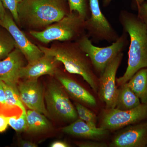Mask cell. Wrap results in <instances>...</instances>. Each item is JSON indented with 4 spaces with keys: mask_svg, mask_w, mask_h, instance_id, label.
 Returning a JSON list of instances; mask_svg holds the SVG:
<instances>
[{
    "mask_svg": "<svg viewBox=\"0 0 147 147\" xmlns=\"http://www.w3.org/2000/svg\"><path fill=\"white\" fill-rule=\"evenodd\" d=\"M119 20L123 31L130 38L126 71L116 79L118 85L121 86L127 83L140 69L147 67V25L137 14L125 10L121 11Z\"/></svg>",
    "mask_w": 147,
    "mask_h": 147,
    "instance_id": "obj_1",
    "label": "cell"
},
{
    "mask_svg": "<svg viewBox=\"0 0 147 147\" xmlns=\"http://www.w3.org/2000/svg\"><path fill=\"white\" fill-rule=\"evenodd\" d=\"M19 25L40 31L70 12L67 0H22L18 4Z\"/></svg>",
    "mask_w": 147,
    "mask_h": 147,
    "instance_id": "obj_2",
    "label": "cell"
},
{
    "mask_svg": "<svg viewBox=\"0 0 147 147\" xmlns=\"http://www.w3.org/2000/svg\"><path fill=\"white\" fill-rule=\"evenodd\" d=\"M45 55L55 57L71 74L82 77L95 92L98 90V78L89 58L76 41L60 42L50 47L38 45Z\"/></svg>",
    "mask_w": 147,
    "mask_h": 147,
    "instance_id": "obj_3",
    "label": "cell"
},
{
    "mask_svg": "<svg viewBox=\"0 0 147 147\" xmlns=\"http://www.w3.org/2000/svg\"><path fill=\"white\" fill-rule=\"evenodd\" d=\"M30 33L38 41L48 44L55 41H76L86 32L85 20L77 12L72 11L44 30H31Z\"/></svg>",
    "mask_w": 147,
    "mask_h": 147,
    "instance_id": "obj_4",
    "label": "cell"
},
{
    "mask_svg": "<svg viewBox=\"0 0 147 147\" xmlns=\"http://www.w3.org/2000/svg\"><path fill=\"white\" fill-rule=\"evenodd\" d=\"M128 36L126 32L123 31L116 41L110 46L105 47L94 46L86 33L76 42L88 56L96 73L98 74L100 76L110 62L127 47L129 43Z\"/></svg>",
    "mask_w": 147,
    "mask_h": 147,
    "instance_id": "obj_5",
    "label": "cell"
},
{
    "mask_svg": "<svg viewBox=\"0 0 147 147\" xmlns=\"http://www.w3.org/2000/svg\"><path fill=\"white\" fill-rule=\"evenodd\" d=\"M44 99L50 117L68 121H74L78 119L76 108L61 84L55 82L48 84L44 93Z\"/></svg>",
    "mask_w": 147,
    "mask_h": 147,
    "instance_id": "obj_6",
    "label": "cell"
},
{
    "mask_svg": "<svg viewBox=\"0 0 147 147\" xmlns=\"http://www.w3.org/2000/svg\"><path fill=\"white\" fill-rule=\"evenodd\" d=\"M90 14L85 21L86 34L92 42L116 41L120 36L100 9L99 0H89Z\"/></svg>",
    "mask_w": 147,
    "mask_h": 147,
    "instance_id": "obj_7",
    "label": "cell"
},
{
    "mask_svg": "<svg viewBox=\"0 0 147 147\" xmlns=\"http://www.w3.org/2000/svg\"><path fill=\"white\" fill-rule=\"evenodd\" d=\"M146 119L147 104L141 103L136 108L129 110L107 109L102 114L100 127L108 130H115Z\"/></svg>",
    "mask_w": 147,
    "mask_h": 147,
    "instance_id": "obj_8",
    "label": "cell"
},
{
    "mask_svg": "<svg viewBox=\"0 0 147 147\" xmlns=\"http://www.w3.org/2000/svg\"><path fill=\"white\" fill-rule=\"evenodd\" d=\"M123 57V52L119 53L107 65L98 79L99 97L105 102L107 109L116 107L118 93L116 74Z\"/></svg>",
    "mask_w": 147,
    "mask_h": 147,
    "instance_id": "obj_9",
    "label": "cell"
},
{
    "mask_svg": "<svg viewBox=\"0 0 147 147\" xmlns=\"http://www.w3.org/2000/svg\"><path fill=\"white\" fill-rule=\"evenodd\" d=\"M0 26L6 29L13 37L16 48L23 53L28 63H34L44 55L39 47L30 41L18 28L10 13L7 11L3 18L0 19Z\"/></svg>",
    "mask_w": 147,
    "mask_h": 147,
    "instance_id": "obj_10",
    "label": "cell"
},
{
    "mask_svg": "<svg viewBox=\"0 0 147 147\" xmlns=\"http://www.w3.org/2000/svg\"><path fill=\"white\" fill-rule=\"evenodd\" d=\"M22 102L30 110H36L50 118L45 106L43 87L38 80H23L18 85Z\"/></svg>",
    "mask_w": 147,
    "mask_h": 147,
    "instance_id": "obj_11",
    "label": "cell"
},
{
    "mask_svg": "<svg viewBox=\"0 0 147 147\" xmlns=\"http://www.w3.org/2000/svg\"><path fill=\"white\" fill-rule=\"evenodd\" d=\"M147 146V121L128 125L117 133L110 143L112 147H144Z\"/></svg>",
    "mask_w": 147,
    "mask_h": 147,
    "instance_id": "obj_12",
    "label": "cell"
},
{
    "mask_svg": "<svg viewBox=\"0 0 147 147\" xmlns=\"http://www.w3.org/2000/svg\"><path fill=\"white\" fill-rule=\"evenodd\" d=\"M26 60L21 51L15 48L6 58L0 61V78L7 85L18 89L20 70L26 65Z\"/></svg>",
    "mask_w": 147,
    "mask_h": 147,
    "instance_id": "obj_13",
    "label": "cell"
},
{
    "mask_svg": "<svg viewBox=\"0 0 147 147\" xmlns=\"http://www.w3.org/2000/svg\"><path fill=\"white\" fill-rule=\"evenodd\" d=\"M61 63L51 55H45L36 61L22 67L20 71V79L23 80H38L43 75L54 76L58 71L59 64Z\"/></svg>",
    "mask_w": 147,
    "mask_h": 147,
    "instance_id": "obj_14",
    "label": "cell"
},
{
    "mask_svg": "<svg viewBox=\"0 0 147 147\" xmlns=\"http://www.w3.org/2000/svg\"><path fill=\"white\" fill-rule=\"evenodd\" d=\"M55 75L67 93L74 100L91 107L96 106L94 96L76 81L59 71Z\"/></svg>",
    "mask_w": 147,
    "mask_h": 147,
    "instance_id": "obj_15",
    "label": "cell"
},
{
    "mask_svg": "<svg viewBox=\"0 0 147 147\" xmlns=\"http://www.w3.org/2000/svg\"><path fill=\"white\" fill-rule=\"evenodd\" d=\"M62 130L66 134L93 140L102 139L108 133V130L92 126L79 118L74 121L69 125L64 127Z\"/></svg>",
    "mask_w": 147,
    "mask_h": 147,
    "instance_id": "obj_16",
    "label": "cell"
},
{
    "mask_svg": "<svg viewBox=\"0 0 147 147\" xmlns=\"http://www.w3.org/2000/svg\"><path fill=\"white\" fill-rule=\"evenodd\" d=\"M141 101L127 83L120 86L118 89L115 108L119 110H130L139 106Z\"/></svg>",
    "mask_w": 147,
    "mask_h": 147,
    "instance_id": "obj_17",
    "label": "cell"
},
{
    "mask_svg": "<svg viewBox=\"0 0 147 147\" xmlns=\"http://www.w3.org/2000/svg\"><path fill=\"white\" fill-rule=\"evenodd\" d=\"M127 84L137 95L141 103L147 104V67L137 71Z\"/></svg>",
    "mask_w": 147,
    "mask_h": 147,
    "instance_id": "obj_18",
    "label": "cell"
},
{
    "mask_svg": "<svg viewBox=\"0 0 147 147\" xmlns=\"http://www.w3.org/2000/svg\"><path fill=\"white\" fill-rule=\"evenodd\" d=\"M28 132L39 133L50 129L51 125L47 117L36 110H30L27 112Z\"/></svg>",
    "mask_w": 147,
    "mask_h": 147,
    "instance_id": "obj_19",
    "label": "cell"
},
{
    "mask_svg": "<svg viewBox=\"0 0 147 147\" xmlns=\"http://www.w3.org/2000/svg\"><path fill=\"white\" fill-rule=\"evenodd\" d=\"M16 48L13 37L6 29L0 26V61L6 58Z\"/></svg>",
    "mask_w": 147,
    "mask_h": 147,
    "instance_id": "obj_20",
    "label": "cell"
},
{
    "mask_svg": "<svg viewBox=\"0 0 147 147\" xmlns=\"http://www.w3.org/2000/svg\"><path fill=\"white\" fill-rule=\"evenodd\" d=\"M5 102L7 110L16 108L21 109V111L26 110L25 106L19 96L18 89L5 84Z\"/></svg>",
    "mask_w": 147,
    "mask_h": 147,
    "instance_id": "obj_21",
    "label": "cell"
},
{
    "mask_svg": "<svg viewBox=\"0 0 147 147\" xmlns=\"http://www.w3.org/2000/svg\"><path fill=\"white\" fill-rule=\"evenodd\" d=\"M70 12L76 11L84 20L89 18L90 11L89 0H67Z\"/></svg>",
    "mask_w": 147,
    "mask_h": 147,
    "instance_id": "obj_22",
    "label": "cell"
},
{
    "mask_svg": "<svg viewBox=\"0 0 147 147\" xmlns=\"http://www.w3.org/2000/svg\"><path fill=\"white\" fill-rule=\"evenodd\" d=\"M9 125L17 131H26L28 121L26 110L22 111L19 117L17 115L8 116Z\"/></svg>",
    "mask_w": 147,
    "mask_h": 147,
    "instance_id": "obj_23",
    "label": "cell"
},
{
    "mask_svg": "<svg viewBox=\"0 0 147 147\" xmlns=\"http://www.w3.org/2000/svg\"><path fill=\"white\" fill-rule=\"evenodd\" d=\"M75 108L79 118L92 126H96V117L94 113L79 102L75 103Z\"/></svg>",
    "mask_w": 147,
    "mask_h": 147,
    "instance_id": "obj_24",
    "label": "cell"
},
{
    "mask_svg": "<svg viewBox=\"0 0 147 147\" xmlns=\"http://www.w3.org/2000/svg\"><path fill=\"white\" fill-rule=\"evenodd\" d=\"M22 0H2L3 5L5 9L9 11L12 15L14 21L18 26H19L18 14V4Z\"/></svg>",
    "mask_w": 147,
    "mask_h": 147,
    "instance_id": "obj_25",
    "label": "cell"
},
{
    "mask_svg": "<svg viewBox=\"0 0 147 147\" xmlns=\"http://www.w3.org/2000/svg\"><path fill=\"white\" fill-rule=\"evenodd\" d=\"M4 82L0 78V114L7 110L5 102Z\"/></svg>",
    "mask_w": 147,
    "mask_h": 147,
    "instance_id": "obj_26",
    "label": "cell"
},
{
    "mask_svg": "<svg viewBox=\"0 0 147 147\" xmlns=\"http://www.w3.org/2000/svg\"><path fill=\"white\" fill-rule=\"evenodd\" d=\"M137 16L142 21L147 25V1L137 7Z\"/></svg>",
    "mask_w": 147,
    "mask_h": 147,
    "instance_id": "obj_27",
    "label": "cell"
},
{
    "mask_svg": "<svg viewBox=\"0 0 147 147\" xmlns=\"http://www.w3.org/2000/svg\"><path fill=\"white\" fill-rule=\"evenodd\" d=\"M76 145L80 147H106L108 145L103 142L94 141L77 142Z\"/></svg>",
    "mask_w": 147,
    "mask_h": 147,
    "instance_id": "obj_28",
    "label": "cell"
},
{
    "mask_svg": "<svg viewBox=\"0 0 147 147\" xmlns=\"http://www.w3.org/2000/svg\"><path fill=\"white\" fill-rule=\"evenodd\" d=\"M8 125V117L0 114V133L5 131Z\"/></svg>",
    "mask_w": 147,
    "mask_h": 147,
    "instance_id": "obj_29",
    "label": "cell"
},
{
    "mask_svg": "<svg viewBox=\"0 0 147 147\" xmlns=\"http://www.w3.org/2000/svg\"><path fill=\"white\" fill-rule=\"evenodd\" d=\"M51 147H69V145L66 142L63 141H57L53 142L50 145Z\"/></svg>",
    "mask_w": 147,
    "mask_h": 147,
    "instance_id": "obj_30",
    "label": "cell"
},
{
    "mask_svg": "<svg viewBox=\"0 0 147 147\" xmlns=\"http://www.w3.org/2000/svg\"><path fill=\"white\" fill-rule=\"evenodd\" d=\"M20 146L23 147H36L37 145L35 143L27 140H21L20 142Z\"/></svg>",
    "mask_w": 147,
    "mask_h": 147,
    "instance_id": "obj_31",
    "label": "cell"
},
{
    "mask_svg": "<svg viewBox=\"0 0 147 147\" xmlns=\"http://www.w3.org/2000/svg\"><path fill=\"white\" fill-rule=\"evenodd\" d=\"M6 12V9L3 5L2 1L0 0V19L3 18Z\"/></svg>",
    "mask_w": 147,
    "mask_h": 147,
    "instance_id": "obj_32",
    "label": "cell"
},
{
    "mask_svg": "<svg viewBox=\"0 0 147 147\" xmlns=\"http://www.w3.org/2000/svg\"><path fill=\"white\" fill-rule=\"evenodd\" d=\"M147 1V0H136V1L134 2L133 3H132V6H133V7H134V9H136L137 7L142 4V3H144V2Z\"/></svg>",
    "mask_w": 147,
    "mask_h": 147,
    "instance_id": "obj_33",
    "label": "cell"
},
{
    "mask_svg": "<svg viewBox=\"0 0 147 147\" xmlns=\"http://www.w3.org/2000/svg\"><path fill=\"white\" fill-rule=\"evenodd\" d=\"M113 0H102V6L103 7H106L110 5V4L112 2ZM136 0H133V2L136 1Z\"/></svg>",
    "mask_w": 147,
    "mask_h": 147,
    "instance_id": "obj_34",
    "label": "cell"
},
{
    "mask_svg": "<svg viewBox=\"0 0 147 147\" xmlns=\"http://www.w3.org/2000/svg\"><path fill=\"white\" fill-rule=\"evenodd\" d=\"M146 147H147V146H146Z\"/></svg>",
    "mask_w": 147,
    "mask_h": 147,
    "instance_id": "obj_35",
    "label": "cell"
}]
</instances>
